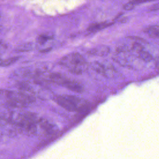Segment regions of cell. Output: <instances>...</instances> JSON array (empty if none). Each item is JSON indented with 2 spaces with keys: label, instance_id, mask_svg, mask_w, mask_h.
Listing matches in <instances>:
<instances>
[{
  "label": "cell",
  "instance_id": "cell-1",
  "mask_svg": "<svg viewBox=\"0 0 159 159\" xmlns=\"http://www.w3.org/2000/svg\"><path fill=\"white\" fill-rule=\"evenodd\" d=\"M54 101L69 111L84 112L88 109L89 106V102L84 99L70 95L57 96L54 98Z\"/></svg>",
  "mask_w": 159,
  "mask_h": 159
},
{
  "label": "cell",
  "instance_id": "cell-2",
  "mask_svg": "<svg viewBox=\"0 0 159 159\" xmlns=\"http://www.w3.org/2000/svg\"><path fill=\"white\" fill-rule=\"evenodd\" d=\"M60 63L61 65L68 67L71 73L80 74L82 72L80 66L85 63V60L80 53H73L63 57Z\"/></svg>",
  "mask_w": 159,
  "mask_h": 159
},
{
  "label": "cell",
  "instance_id": "cell-3",
  "mask_svg": "<svg viewBox=\"0 0 159 159\" xmlns=\"http://www.w3.org/2000/svg\"><path fill=\"white\" fill-rule=\"evenodd\" d=\"M61 86H63L68 89L76 93H81L84 89L83 86L81 83L75 80H70L68 78L65 79Z\"/></svg>",
  "mask_w": 159,
  "mask_h": 159
},
{
  "label": "cell",
  "instance_id": "cell-4",
  "mask_svg": "<svg viewBox=\"0 0 159 159\" xmlns=\"http://www.w3.org/2000/svg\"><path fill=\"white\" fill-rule=\"evenodd\" d=\"M143 32L149 37L155 39H159V25H154L146 27Z\"/></svg>",
  "mask_w": 159,
  "mask_h": 159
},
{
  "label": "cell",
  "instance_id": "cell-5",
  "mask_svg": "<svg viewBox=\"0 0 159 159\" xmlns=\"http://www.w3.org/2000/svg\"><path fill=\"white\" fill-rule=\"evenodd\" d=\"M113 23L111 22H102L99 23H95L90 25L88 28V30L91 32H95L99 30H101L103 29H105L110 25H111Z\"/></svg>",
  "mask_w": 159,
  "mask_h": 159
},
{
  "label": "cell",
  "instance_id": "cell-6",
  "mask_svg": "<svg viewBox=\"0 0 159 159\" xmlns=\"http://www.w3.org/2000/svg\"><path fill=\"white\" fill-rule=\"evenodd\" d=\"M157 0H130L127 3H126L124 6V9L126 11H130L132 9H134L136 6L145 3L147 2H153L156 1Z\"/></svg>",
  "mask_w": 159,
  "mask_h": 159
},
{
  "label": "cell",
  "instance_id": "cell-7",
  "mask_svg": "<svg viewBox=\"0 0 159 159\" xmlns=\"http://www.w3.org/2000/svg\"><path fill=\"white\" fill-rule=\"evenodd\" d=\"M135 53L137 57L143 61L149 62L153 60L152 55L148 52L145 50L143 48L138 51L137 52H136Z\"/></svg>",
  "mask_w": 159,
  "mask_h": 159
},
{
  "label": "cell",
  "instance_id": "cell-8",
  "mask_svg": "<svg viewBox=\"0 0 159 159\" xmlns=\"http://www.w3.org/2000/svg\"><path fill=\"white\" fill-rule=\"evenodd\" d=\"M109 52V47L106 46H101L99 47H96L91 50V53L96 55L103 56L107 55Z\"/></svg>",
  "mask_w": 159,
  "mask_h": 159
},
{
  "label": "cell",
  "instance_id": "cell-9",
  "mask_svg": "<svg viewBox=\"0 0 159 159\" xmlns=\"http://www.w3.org/2000/svg\"><path fill=\"white\" fill-rule=\"evenodd\" d=\"M66 78L60 73H52L50 75V79L55 83L62 85L63 83Z\"/></svg>",
  "mask_w": 159,
  "mask_h": 159
},
{
  "label": "cell",
  "instance_id": "cell-10",
  "mask_svg": "<svg viewBox=\"0 0 159 159\" xmlns=\"http://www.w3.org/2000/svg\"><path fill=\"white\" fill-rule=\"evenodd\" d=\"M38 123L40 127L47 132H51L53 130V125L44 119H39Z\"/></svg>",
  "mask_w": 159,
  "mask_h": 159
},
{
  "label": "cell",
  "instance_id": "cell-11",
  "mask_svg": "<svg viewBox=\"0 0 159 159\" xmlns=\"http://www.w3.org/2000/svg\"><path fill=\"white\" fill-rule=\"evenodd\" d=\"M19 57H13L5 60L0 59V66H7L16 63L19 59Z\"/></svg>",
  "mask_w": 159,
  "mask_h": 159
},
{
  "label": "cell",
  "instance_id": "cell-12",
  "mask_svg": "<svg viewBox=\"0 0 159 159\" xmlns=\"http://www.w3.org/2000/svg\"><path fill=\"white\" fill-rule=\"evenodd\" d=\"M93 68L98 73L102 74V75H106V69L102 65H101L98 62H95L93 64Z\"/></svg>",
  "mask_w": 159,
  "mask_h": 159
},
{
  "label": "cell",
  "instance_id": "cell-13",
  "mask_svg": "<svg viewBox=\"0 0 159 159\" xmlns=\"http://www.w3.org/2000/svg\"><path fill=\"white\" fill-rule=\"evenodd\" d=\"M52 37H50L48 35H45V34H42L40 35L39 36L38 39H37V41L40 44H43L44 43H45L48 40L51 39Z\"/></svg>",
  "mask_w": 159,
  "mask_h": 159
},
{
  "label": "cell",
  "instance_id": "cell-14",
  "mask_svg": "<svg viewBox=\"0 0 159 159\" xmlns=\"http://www.w3.org/2000/svg\"><path fill=\"white\" fill-rule=\"evenodd\" d=\"M32 48H33L32 47V45H31L24 44V45H20V46H19V47H17V52H24V51L31 50Z\"/></svg>",
  "mask_w": 159,
  "mask_h": 159
},
{
  "label": "cell",
  "instance_id": "cell-15",
  "mask_svg": "<svg viewBox=\"0 0 159 159\" xmlns=\"http://www.w3.org/2000/svg\"><path fill=\"white\" fill-rule=\"evenodd\" d=\"M158 10H159V3L155 4L154 5L152 6L149 9L150 11H158Z\"/></svg>",
  "mask_w": 159,
  "mask_h": 159
},
{
  "label": "cell",
  "instance_id": "cell-16",
  "mask_svg": "<svg viewBox=\"0 0 159 159\" xmlns=\"http://www.w3.org/2000/svg\"><path fill=\"white\" fill-rule=\"evenodd\" d=\"M0 18H1V15H0Z\"/></svg>",
  "mask_w": 159,
  "mask_h": 159
},
{
  "label": "cell",
  "instance_id": "cell-17",
  "mask_svg": "<svg viewBox=\"0 0 159 159\" xmlns=\"http://www.w3.org/2000/svg\"><path fill=\"white\" fill-rule=\"evenodd\" d=\"M0 43H1V41H0Z\"/></svg>",
  "mask_w": 159,
  "mask_h": 159
}]
</instances>
